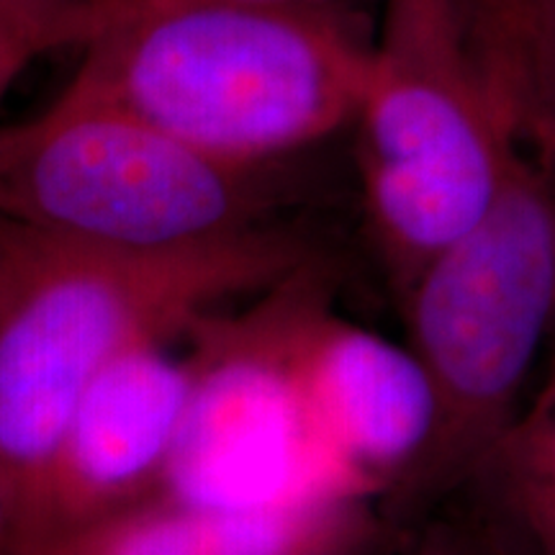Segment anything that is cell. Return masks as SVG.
<instances>
[{
    "instance_id": "1",
    "label": "cell",
    "mask_w": 555,
    "mask_h": 555,
    "mask_svg": "<svg viewBox=\"0 0 555 555\" xmlns=\"http://www.w3.org/2000/svg\"><path fill=\"white\" fill-rule=\"evenodd\" d=\"M371 44L339 0H101L65 90L275 168L352 127Z\"/></svg>"
},
{
    "instance_id": "2",
    "label": "cell",
    "mask_w": 555,
    "mask_h": 555,
    "mask_svg": "<svg viewBox=\"0 0 555 555\" xmlns=\"http://www.w3.org/2000/svg\"><path fill=\"white\" fill-rule=\"evenodd\" d=\"M309 262L278 227L204 245L124 249L0 219V483L21 551L62 429L86 388L139 345Z\"/></svg>"
},
{
    "instance_id": "3",
    "label": "cell",
    "mask_w": 555,
    "mask_h": 555,
    "mask_svg": "<svg viewBox=\"0 0 555 555\" xmlns=\"http://www.w3.org/2000/svg\"><path fill=\"white\" fill-rule=\"evenodd\" d=\"M352 127L367 224L404 298L486 217L522 137L461 0H384Z\"/></svg>"
},
{
    "instance_id": "4",
    "label": "cell",
    "mask_w": 555,
    "mask_h": 555,
    "mask_svg": "<svg viewBox=\"0 0 555 555\" xmlns=\"http://www.w3.org/2000/svg\"><path fill=\"white\" fill-rule=\"evenodd\" d=\"M404 309L440 404L433 446L404 489L435 494L481 474L555 327L553 165L517 142L486 217L422 270Z\"/></svg>"
},
{
    "instance_id": "5",
    "label": "cell",
    "mask_w": 555,
    "mask_h": 555,
    "mask_svg": "<svg viewBox=\"0 0 555 555\" xmlns=\"http://www.w3.org/2000/svg\"><path fill=\"white\" fill-rule=\"evenodd\" d=\"M270 170L62 90L41 114L0 127V219L103 247L204 245L268 227Z\"/></svg>"
},
{
    "instance_id": "6",
    "label": "cell",
    "mask_w": 555,
    "mask_h": 555,
    "mask_svg": "<svg viewBox=\"0 0 555 555\" xmlns=\"http://www.w3.org/2000/svg\"><path fill=\"white\" fill-rule=\"evenodd\" d=\"M309 268L240 317L208 311L185 330L193 388L159 496L227 512L367 499L319 442L298 376V327L324 294Z\"/></svg>"
},
{
    "instance_id": "7",
    "label": "cell",
    "mask_w": 555,
    "mask_h": 555,
    "mask_svg": "<svg viewBox=\"0 0 555 555\" xmlns=\"http://www.w3.org/2000/svg\"><path fill=\"white\" fill-rule=\"evenodd\" d=\"M193 388V358L139 345L86 388L54 448L24 553L159 496Z\"/></svg>"
},
{
    "instance_id": "8",
    "label": "cell",
    "mask_w": 555,
    "mask_h": 555,
    "mask_svg": "<svg viewBox=\"0 0 555 555\" xmlns=\"http://www.w3.org/2000/svg\"><path fill=\"white\" fill-rule=\"evenodd\" d=\"M296 365L319 442L363 496L404 489L437 433V388L412 345L311 304L296 337Z\"/></svg>"
},
{
    "instance_id": "9",
    "label": "cell",
    "mask_w": 555,
    "mask_h": 555,
    "mask_svg": "<svg viewBox=\"0 0 555 555\" xmlns=\"http://www.w3.org/2000/svg\"><path fill=\"white\" fill-rule=\"evenodd\" d=\"M360 506L322 502L227 512L155 496L24 555H339L358 535Z\"/></svg>"
},
{
    "instance_id": "10",
    "label": "cell",
    "mask_w": 555,
    "mask_h": 555,
    "mask_svg": "<svg viewBox=\"0 0 555 555\" xmlns=\"http://www.w3.org/2000/svg\"><path fill=\"white\" fill-rule=\"evenodd\" d=\"M486 78L522 134L555 129V0H461Z\"/></svg>"
},
{
    "instance_id": "11",
    "label": "cell",
    "mask_w": 555,
    "mask_h": 555,
    "mask_svg": "<svg viewBox=\"0 0 555 555\" xmlns=\"http://www.w3.org/2000/svg\"><path fill=\"white\" fill-rule=\"evenodd\" d=\"M476 478H494L535 555H555V365Z\"/></svg>"
},
{
    "instance_id": "12",
    "label": "cell",
    "mask_w": 555,
    "mask_h": 555,
    "mask_svg": "<svg viewBox=\"0 0 555 555\" xmlns=\"http://www.w3.org/2000/svg\"><path fill=\"white\" fill-rule=\"evenodd\" d=\"M62 47L67 41L54 29L0 16V103L34 60Z\"/></svg>"
},
{
    "instance_id": "13",
    "label": "cell",
    "mask_w": 555,
    "mask_h": 555,
    "mask_svg": "<svg viewBox=\"0 0 555 555\" xmlns=\"http://www.w3.org/2000/svg\"><path fill=\"white\" fill-rule=\"evenodd\" d=\"M101 0H0V16L47 26L78 50Z\"/></svg>"
},
{
    "instance_id": "14",
    "label": "cell",
    "mask_w": 555,
    "mask_h": 555,
    "mask_svg": "<svg viewBox=\"0 0 555 555\" xmlns=\"http://www.w3.org/2000/svg\"><path fill=\"white\" fill-rule=\"evenodd\" d=\"M0 555H24V551H21L16 517H13V509L9 504V496H5L3 491V483H0Z\"/></svg>"
},
{
    "instance_id": "15",
    "label": "cell",
    "mask_w": 555,
    "mask_h": 555,
    "mask_svg": "<svg viewBox=\"0 0 555 555\" xmlns=\"http://www.w3.org/2000/svg\"><path fill=\"white\" fill-rule=\"evenodd\" d=\"M286 3H337V0H286Z\"/></svg>"
}]
</instances>
